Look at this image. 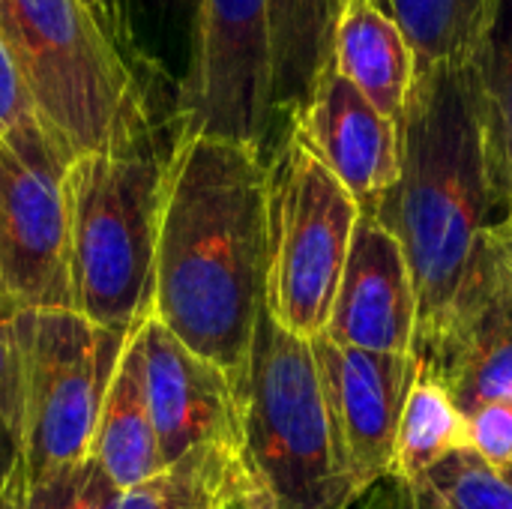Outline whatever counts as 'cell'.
I'll use <instances>...</instances> for the list:
<instances>
[{
    "mask_svg": "<svg viewBox=\"0 0 512 509\" xmlns=\"http://www.w3.org/2000/svg\"><path fill=\"white\" fill-rule=\"evenodd\" d=\"M267 297V159L180 129L159 216L150 315L243 390Z\"/></svg>",
    "mask_w": 512,
    "mask_h": 509,
    "instance_id": "cell-1",
    "label": "cell"
},
{
    "mask_svg": "<svg viewBox=\"0 0 512 509\" xmlns=\"http://www.w3.org/2000/svg\"><path fill=\"white\" fill-rule=\"evenodd\" d=\"M399 141V180L369 213L399 237L411 261L420 297V357L480 237L504 219L486 159L474 60L417 69Z\"/></svg>",
    "mask_w": 512,
    "mask_h": 509,
    "instance_id": "cell-2",
    "label": "cell"
},
{
    "mask_svg": "<svg viewBox=\"0 0 512 509\" xmlns=\"http://www.w3.org/2000/svg\"><path fill=\"white\" fill-rule=\"evenodd\" d=\"M156 81L111 144L75 156L63 174L72 309L120 336L150 312L165 177L180 135L177 102L165 108Z\"/></svg>",
    "mask_w": 512,
    "mask_h": 509,
    "instance_id": "cell-3",
    "label": "cell"
},
{
    "mask_svg": "<svg viewBox=\"0 0 512 509\" xmlns=\"http://www.w3.org/2000/svg\"><path fill=\"white\" fill-rule=\"evenodd\" d=\"M0 36L66 162L111 144L159 78V66L111 39L81 0H0Z\"/></svg>",
    "mask_w": 512,
    "mask_h": 509,
    "instance_id": "cell-4",
    "label": "cell"
},
{
    "mask_svg": "<svg viewBox=\"0 0 512 509\" xmlns=\"http://www.w3.org/2000/svg\"><path fill=\"white\" fill-rule=\"evenodd\" d=\"M240 405L243 462L267 509H351L363 495L339 447L312 339L282 330L267 306Z\"/></svg>",
    "mask_w": 512,
    "mask_h": 509,
    "instance_id": "cell-5",
    "label": "cell"
},
{
    "mask_svg": "<svg viewBox=\"0 0 512 509\" xmlns=\"http://www.w3.org/2000/svg\"><path fill=\"white\" fill-rule=\"evenodd\" d=\"M360 216V201L288 129L267 156L264 306L282 330L324 336Z\"/></svg>",
    "mask_w": 512,
    "mask_h": 509,
    "instance_id": "cell-6",
    "label": "cell"
},
{
    "mask_svg": "<svg viewBox=\"0 0 512 509\" xmlns=\"http://www.w3.org/2000/svg\"><path fill=\"white\" fill-rule=\"evenodd\" d=\"M126 336L75 309L18 312L27 489L90 459L102 396Z\"/></svg>",
    "mask_w": 512,
    "mask_h": 509,
    "instance_id": "cell-7",
    "label": "cell"
},
{
    "mask_svg": "<svg viewBox=\"0 0 512 509\" xmlns=\"http://www.w3.org/2000/svg\"><path fill=\"white\" fill-rule=\"evenodd\" d=\"M177 117L189 135L237 141L264 159L279 147L288 129L273 96L270 0H195Z\"/></svg>",
    "mask_w": 512,
    "mask_h": 509,
    "instance_id": "cell-8",
    "label": "cell"
},
{
    "mask_svg": "<svg viewBox=\"0 0 512 509\" xmlns=\"http://www.w3.org/2000/svg\"><path fill=\"white\" fill-rule=\"evenodd\" d=\"M426 369L468 417L474 408L512 402V219L477 243L465 276L420 354Z\"/></svg>",
    "mask_w": 512,
    "mask_h": 509,
    "instance_id": "cell-9",
    "label": "cell"
},
{
    "mask_svg": "<svg viewBox=\"0 0 512 509\" xmlns=\"http://www.w3.org/2000/svg\"><path fill=\"white\" fill-rule=\"evenodd\" d=\"M63 174L0 144V288L18 309H72Z\"/></svg>",
    "mask_w": 512,
    "mask_h": 509,
    "instance_id": "cell-10",
    "label": "cell"
},
{
    "mask_svg": "<svg viewBox=\"0 0 512 509\" xmlns=\"http://www.w3.org/2000/svg\"><path fill=\"white\" fill-rule=\"evenodd\" d=\"M138 342L165 468L201 447L243 453V405L228 372L189 351L150 312L138 324Z\"/></svg>",
    "mask_w": 512,
    "mask_h": 509,
    "instance_id": "cell-11",
    "label": "cell"
},
{
    "mask_svg": "<svg viewBox=\"0 0 512 509\" xmlns=\"http://www.w3.org/2000/svg\"><path fill=\"white\" fill-rule=\"evenodd\" d=\"M312 348L345 465L366 495L390 480L399 420L423 363L411 354L345 348L327 336L312 339Z\"/></svg>",
    "mask_w": 512,
    "mask_h": 509,
    "instance_id": "cell-12",
    "label": "cell"
},
{
    "mask_svg": "<svg viewBox=\"0 0 512 509\" xmlns=\"http://www.w3.org/2000/svg\"><path fill=\"white\" fill-rule=\"evenodd\" d=\"M324 336L345 348L417 357L420 297L411 261L399 237L369 210L357 222Z\"/></svg>",
    "mask_w": 512,
    "mask_h": 509,
    "instance_id": "cell-13",
    "label": "cell"
},
{
    "mask_svg": "<svg viewBox=\"0 0 512 509\" xmlns=\"http://www.w3.org/2000/svg\"><path fill=\"white\" fill-rule=\"evenodd\" d=\"M291 132L372 210L399 180V123L381 114L330 60Z\"/></svg>",
    "mask_w": 512,
    "mask_h": 509,
    "instance_id": "cell-14",
    "label": "cell"
},
{
    "mask_svg": "<svg viewBox=\"0 0 512 509\" xmlns=\"http://www.w3.org/2000/svg\"><path fill=\"white\" fill-rule=\"evenodd\" d=\"M330 60L381 114L402 123L417 57L390 0H345L333 21Z\"/></svg>",
    "mask_w": 512,
    "mask_h": 509,
    "instance_id": "cell-15",
    "label": "cell"
},
{
    "mask_svg": "<svg viewBox=\"0 0 512 509\" xmlns=\"http://www.w3.org/2000/svg\"><path fill=\"white\" fill-rule=\"evenodd\" d=\"M90 459L120 492H129L165 471L147 402L138 327L126 336L114 375L105 387Z\"/></svg>",
    "mask_w": 512,
    "mask_h": 509,
    "instance_id": "cell-16",
    "label": "cell"
},
{
    "mask_svg": "<svg viewBox=\"0 0 512 509\" xmlns=\"http://www.w3.org/2000/svg\"><path fill=\"white\" fill-rule=\"evenodd\" d=\"M333 0H270V42H273V96L276 111L291 129L306 108L333 45Z\"/></svg>",
    "mask_w": 512,
    "mask_h": 509,
    "instance_id": "cell-17",
    "label": "cell"
},
{
    "mask_svg": "<svg viewBox=\"0 0 512 509\" xmlns=\"http://www.w3.org/2000/svg\"><path fill=\"white\" fill-rule=\"evenodd\" d=\"M258 495L243 453L228 447H201L123 492L117 509H228Z\"/></svg>",
    "mask_w": 512,
    "mask_h": 509,
    "instance_id": "cell-18",
    "label": "cell"
},
{
    "mask_svg": "<svg viewBox=\"0 0 512 509\" xmlns=\"http://www.w3.org/2000/svg\"><path fill=\"white\" fill-rule=\"evenodd\" d=\"M465 447V414L423 363L399 420L390 480L399 483V489L411 486Z\"/></svg>",
    "mask_w": 512,
    "mask_h": 509,
    "instance_id": "cell-19",
    "label": "cell"
},
{
    "mask_svg": "<svg viewBox=\"0 0 512 509\" xmlns=\"http://www.w3.org/2000/svg\"><path fill=\"white\" fill-rule=\"evenodd\" d=\"M501 6L504 0H390L417 69L477 60Z\"/></svg>",
    "mask_w": 512,
    "mask_h": 509,
    "instance_id": "cell-20",
    "label": "cell"
},
{
    "mask_svg": "<svg viewBox=\"0 0 512 509\" xmlns=\"http://www.w3.org/2000/svg\"><path fill=\"white\" fill-rule=\"evenodd\" d=\"M474 63L489 174L507 219L512 213V0H504L489 42Z\"/></svg>",
    "mask_w": 512,
    "mask_h": 509,
    "instance_id": "cell-21",
    "label": "cell"
},
{
    "mask_svg": "<svg viewBox=\"0 0 512 509\" xmlns=\"http://www.w3.org/2000/svg\"><path fill=\"white\" fill-rule=\"evenodd\" d=\"M18 306L0 291V509H24V402H21V351Z\"/></svg>",
    "mask_w": 512,
    "mask_h": 509,
    "instance_id": "cell-22",
    "label": "cell"
},
{
    "mask_svg": "<svg viewBox=\"0 0 512 509\" xmlns=\"http://www.w3.org/2000/svg\"><path fill=\"white\" fill-rule=\"evenodd\" d=\"M405 509H512V483L468 447L402 486Z\"/></svg>",
    "mask_w": 512,
    "mask_h": 509,
    "instance_id": "cell-23",
    "label": "cell"
},
{
    "mask_svg": "<svg viewBox=\"0 0 512 509\" xmlns=\"http://www.w3.org/2000/svg\"><path fill=\"white\" fill-rule=\"evenodd\" d=\"M0 144H6L21 159L69 168V162L57 153L48 132L42 129L27 81L12 51L6 48L3 36H0Z\"/></svg>",
    "mask_w": 512,
    "mask_h": 509,
    "instance_id": "cell-24",
    "label": "cell"
},
{
    "mask_svg": "<svg viewBox=\"0 0 512 509\" xmlns=\"http://www.w3.org/2000/svg\"><path fill=\"white\" fill-rule=\"evenodd\" d=\"M123 492L102 474V468L87 459L36 489H30L24 509H117Z\"/></svg>",
    "mask_w": 512,
    "mask_h": 509,
    "instance_id": "cell-25",
    "label": "cell"
},
{
    "mask_svg": "<svg viewBox=\"0 0 512 509\" xmlns=\"http://www.w3.org/2000/svg\"><path fill=\"white\" fill-rule=\"evenodd\" d=\"M468 450L480 456L489 468L507 474L512 471V402L495 399L474 408L465 417Z\"/></svg>",
    "mask_w": 512,
    "mask_h": 509,
    "instance_id": "cell-26",
    "label": "cell"
},
{
    "mask_svg": "<svg viewBox=\"0 0 512 509\" xmlns=\"http://www.w3.org/2000/svg\"><path fill=\"white\" fill-rule=\"evenodd\" d=\"M93 15L96 21L108 30L111 39H117L123 48L129 51H141L135 42H132V18H129V0H81Z\"/></svg>",
    "mask_w": 512,
    "mask_h": 509,
    "instance_id": "cell-27",
    "label": "cell"
},
{
    "mask_svg": "<svg viewBox=\"0 0 512 509\" xmlns=\"http://www.w3.org/2000/svg\"><path fill=\"white\" fill-rule=\"evenodd\" d=\"M141 3H150L156 6L159 12H177V9H189V24H192V9H195V0H141Z\"/></svg>",
    "mask_w": 512,
    "mask_h": 509,
    "instance_id": "cell-28",
    "label": "cell"
},
{
    "mask_svg": "<svg viewBox=\"0 0 512 509\" xmlns=\"http://www.w3.org/2000/svg\"><path fill=\"white\" fill-rule=\"evenodd\" d=\"M252 498H255V495H249V498H243V501H237L234 507H228V509H249V507H252Z\"/></svg>",
    "mask_w": 512,
    "mask_h": 509,
    "instance_id": "cell-29",
    "label": "cell"
},
{
    "mask_svg": "<svg viewBox=\"0 0 512 509\" xmlns=\"http://www.w3.org/2000/svg\"><path fill=\"white\" fill-rule=\"evenodd\" d=\"M249 509H267V504H264V498H261V495H255V498H252V507Z\"/></svg>",
    "mask_w": 512,
    "mask_h": 509,
    "instance_id": "cell-30",
    "label": "cell"
},
{
    "mask_svg": "<svg viewBox=\"0 0 512 509\" xmlns=\"http://www.w3.org/2000/svg\"><path fill=\"white\" fill-rule=\"evenodd\" d=\"M342 3H345V0H333V6H336V12L342 9Z\"/></svg>",
    "mask_w": 512,
    "mask_h": 509,
    "instance_id": "cell-31",
    "label": "cell"
},
{
    "mask_svg": "<svg viewBox=\"0 0 512 509\" xmlns=\"http://www.w3.org/2000/svg\"><path fill=\"white\" fill-rule=\"evenodd\" d=\"M504 477H507V480H510V483H512V471H507V474H504Z\"/></svg>",
    "mask_w": 512,
    "mask_h": 509,
    "instance_id": "cell-32",
    "label": "cell"
},
{
    "mask_svg": "<svg viewBox=\"0 0 512 509\" xmlns=\"http://www.w3.org/2000/svg\"><path fill=\"white\" fill-rule=\"evenodd\" d=\"M510 219H512V213H510Z\"/></svg>",
    "mask_w": 512,
    "mask_h": 509,
    "instance_id": "cell-33",
    "label": "cell"
},
{
    "mask_svg": "<svg viewBox=\"0 0 512 509\" xmlns=\"http://www.w3.org/2000/svg\"><path fill=\"white\" fill-rule=\"evenodd\" d=\"M0 291H3V288H0Z\"/></svg>",
    "mask_w": 512,
    "mask_h": 509,
    "instance_id": "cell-34",
    "label": "cell"
}]
</instances>
